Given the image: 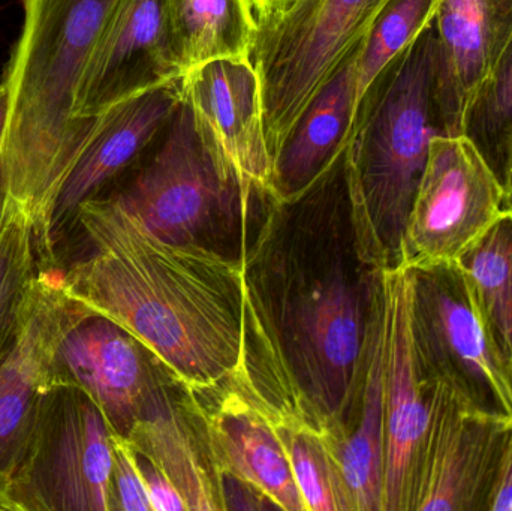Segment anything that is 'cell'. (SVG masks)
Here are the masks:
<instances>
[{
  "instance_id": "obj_1",
  "label": "cell",
  "mask_w": 512,
  "mask_h": 511,
  "mask_svg": "<svg viewBox=\"0 0 512 511\" xmlns=\"http://www.w3.org/2000/svg\"><path fill=\"white\" fill-rule=\"evenodd\" d=\"M72 234L81 249L57 267L78 308L122 327L192 398L245 377L242 264L200 243L161 239L113 195L81 204Z\"/></svg>"
},
{
  "instance_id": "obj_2",
  "label": "cell",
  "mask_w": 512,
  "mask_h": 511,
  "mask_svg": "<svg viewBox=\"0 0 512 511\" xmlns=\"http://www.w3.org/2000/svg\"><path fill=\"white\" fill-rule=\"evenodd\" d=\"M114 0H23V23L3 71L9 116L0 200L32 216L42 264H51V216L92 122L75 117L84 71Z\"/></svg>"
},
{
  "instance_id": "obj_3",
  "label": "cell",
  "mask_w": 512,
  "mask_h": 511,
  "mask_svg": "<svg viewBox=\"0 0 512 511\" xmlns=\"http://www.w3.org/2000/svg\"><path fill=\"white\" fill-rule=\"evenodd\" d=\"M439 135L447 131L430 24L379 81L343 153L358 248L375 266L402 264L406 225Z\"/></svg>"
},
{
  "instance_id": "obj_4",
  "label": "cell",
  "mask_w": 512,
  "mask_h": 511,
  "mask_svg": "<svg viewBox=\"0 0 512 511\" xmlns=\"http://www.w3.org/2000/svg\"><path fill=\"white\" fill-rule=\"evenodd\" d=\"M390 0H300L268 18L251 59L262 119L276 158L307 105L351 57Z\"/></svg>"
},
{
  "instance_id": "obj_5",
  "label": "cell",
  "mask_w": 512,
  "mask_h": 511,
  "mask_svg": "<svg viewBox=\"0 0 512 511\" xmlns=\"http://www.w3.org/2000/svg\"><path fill=\"white\" fill-rule=\"evenodd\" d=\"M113 432L81 387L54 378L8 511H113Z\"/></svg>"
},
{
  "instance_id": "obj_6",
  "label": "cell",
  "mask_w": 512,
  "mask_h": 511,
  "mask_svg": "<svg viewBox=\"0 0 512 511\" xmlns=\"http://www.w3.org/2000/svg\"><path fill=\"white\" fill-rule=\"evenodd\" d=\"M411 332L427 377L463 405L512 420V387L484 332L457 261L406 267Z\"/></svg>"
},
{
  "instance_id": "obj_7",
  "label": "cell",
  "mask_w": 512,
  "mask_h": 511,
  "mask_svg": "<svg viewBox=\"0 0 512 511\" xmlns=\"http://www.w3.org/2000/svg\"><path fill=\"white\" fill-rule=\"evenodd\" d=\"M504 198L498 177L465 135L433 138L400 267L456 261L504 213Z\"/></svg>"
},
{
  "instance_id": "obj_8",
  "label": "cell",
  "mask_w": 512,
  "mask_h": 511,
  "mask_svg": "<svg viewBox=\"0 0 512 511\" xmlns=\"http://www.w3.org/2000/svg\"><path fill=\"white\" fill-rule=\"evenodd\" d=\"M180 86L198 138L240 206L254 195L276 201L274 158L251 57L204 63L186 72Z\"/></svg>"
},
{
  "instance_id": "obj_9",
  "label": "cell",
  "mask_w": 512,
  "mask_h": 511,
  "mask_svg": "<svg viewBox=\"0 0 512 511\" xmlns=\"http://www.w3.org/2000/svg\"><path fill=\"white\" fill-rule=\"evenodd\" d=\"M363 294L336 261L295 300L289 321L292 359L310 404L319 423L334 431H340V417L363 377L369 321Z\"/></svg>"
},
{
  "instance_id": "obj_10",
  "label": "cell",
  "mask_w": 512,
  "mask_h": 511,
  "mask_svg": "<svg viewBox=\"0 0 512 511\" xmlns=\"http://www.w3.org/2000/svg\"><path fill=\"white\" fill-rule=\"evenodd\" d=\"M74 311L59 267L41 266L14 344L0 360V511H8L9 492L29 452L54 381V356Z\"/></svg>"
},
{
  "instance_id": "obj_11",
  "label": "cell",
  "mask_w": 512,
  "mask_h": 511,
  "mask_svg": "<svg viewBox=\"0 0 512 511\" xmlns=\"http://www.w3.org/2000/svg\"><path fill=\"white\" fill-rule=\"evenodd\" d=\"M382 288L387 320L382 511H414L438 384L427 377L415 351L409 270L382 269Z\"/></svg>"
},
{
  "instance_id": "obj_12",
  "label": "cell",
  "mask_w": 512,
  "mask_h": 511,
  "mask_svg": "<svg viewBox=\"0 0 512 511\" xmlns=\"http://www.w3.org/2000/svg\"><path fill=\"white\" fill-rule=\"evenodd\" d=\"M111 195L153 234L182 245L198 243L213 218L233 198L239 201L201 144L183 98L158 152L125 189Z\"/></svg>"
},
{
  "instance_id": "obj_13",
  "label": "cell",
  "mask_w": 512,
  "mask_h": 511,
  "mask_svg": "<svg viewBox=\"0 0 512 511\" xmlns=\"http://www.w3.org/2000/svg\"><path fill=\"white\" fill-rule=\"evenodd\" d=\"M182 104L180 78L150 81L126 90L95 113L92 131L66 177L51 216V266L74 224L81 204L102 194L165 131Z\"/></svg>"
},
{
  "instance_id": "obj_14",
  "label": "cell",
  "mask_w": 512,
  "mask_h": 511,
  "mask_svg": "<svg viewBox=\"0 0 512 511\" xmlns=\"http://www.w3.org/2000/svg\"><path fill=\"white\" fill-rule=\"evenodd\" d=\"M511 422L477 413L438 386L414 511H489Z\"/></svg>"
},
{
  "instance_id": "obj_15",
  "label": "cell",
  "mask_w": 512,
  "mask_h": 511,
  "mask_svg": "<svg viewBox=\"0 0 512 511\" xmlns=\"http://www.w3.org/2000/svg\"><path fill=\"white\" fill-rule=\"evenodd\" d=\"M144 353L122 327L75 305L54 356L53 375L81 387L111 429L128 437L155 383Z\"/></svg>"
},
{
  "instance_id": "obj_16",
  "label": "cell",
  "mask_w": 512,
  "mask_h": 511,
  "mask_svg": "<svg viewBox=\"0 0 512 511\" xmlns=\"http://www.w3.org/2000/svg\"><path fill=\"white\" fill-rule=\"evenodd\" d=\"M164 78H182L171 50L165 0H114L84 71L75 117L92 122L111 99Z\"/></svg>"
},
{
  "instance_id": "obj_17",
  "label": "cell",
  "mask_w": 512,
  "mask_h": 511,
  "mask_svg": "<svg viewBox=\"0 0 512 511\" xmlns=\"http://www.w3.org/2000/svg\"><path fill=\"white\" fill-rule=\"evenodd\" d=\"M438 93L447 135H462L463 114L512 41V0H439Z\"/></svg>"
},
{
  "instance_id": "obj_18",
  "label": "cell",
  "mask_w": 512,
  "mask_h": 511,
  "mask_svg": "<svg viewBox=\"0 0 512 511\" xmlns=\"http://www.w3.org/2000/svg\"><path fill=\"white\" fill-rule=\"evenodd\" d=\"M203 419L216 477L254 489L276 509L304 511L273 413L242 393L230 392Z\"/></svg>"
},
{
  "instance_id": "obj_19",
  "label": "cell",
  "mask_w": 512,
  "mask_h": 511,
  "mask_svg": "<svg viewBox=\"0 0 512 511\" xmlns=\"http://www.w3.org/2000/svg\"><path fill=\"white\" fill-rule=\"evenodd\" d=\"M360 47V45H358ZM358 47L316 93L274 158L277 203L303 197L343 158L358 125L355 105Z\"/></svg>"
},
{
  "instance_id": "obj_20",
  "label": "cell",
  "mask_w": 512,
  "mask_h": 511,
  "mask_svg": "<svg viewBox=\"0 0 512 511\" xmlns=\"http://www.w3.org/2000/svg\"><path fill=\"white\" fill-rule=\"evenodd\" d=\"M385 320L382 269L370 288L360 416L351 435L336 437L337 458L355 511H382L385 471Z\"/></svg>"
},
{
  "instance_id": "obj_21",
  "label": "cell",
  "mask_w": 512,
  "mask_h": 511,
  "mask_svg": "<svg viewBox=\"0 0 512 511\" xmlns=\"http://www.w3.org/2000/svg\"><path fill=\"white\" fill-rule=\"evenodd\" d=\"M135 452L173 482L188 511L225 510L221 488L210 476L194 432L170 393L153 383L128 437Z\"/></svg>"
},
{
  "instance_id": "obj_22",
  "label": "cell",
  "mask_w": 512,
  "mask_h": 511,
  "mask_svg": "<svg viewBox=\"0 0 512 511\" xmlns=\"http://www.w3.org/2000/svg\"><path fill=\"white\" fill-rule=\"evenodd\" d=\"M180 77L219 59L251 57L259 29L254 0H165Z\"/></svg>"
},
{
  "instance_id": "obj_23",
  "label": "cell",
  "mask_w": 512,
  "mask_h": 511,
  "mask_svg": "<svg viewBox=\"0 0 512 511\" xmlns=\"http://www.w3.org/2000/svg\"><path fill=\"white\" fill-rule=\"evenodd\" d=\"M456 261L512 387V213L504 210Z\"/></svg>"
},
{
  "instance_id": "obj_24",
  "label": "cell",
  "mask_w": 512,
  "mask_h": 511,
  "mask_svg": "<svg viewBox=\"0 0 512 511\" xmlns=\"http://www.w3.org/2000/svg\"><path fill=\"white\" fill-rule=\"evenodd\" d=\"M304 511H355L337 458V432L294 413H273Z\"/></svg>"
},
{
  "instance_id": "obj_25",
  "label": "cell",
  "mask_w": 512,
  "mask_h": 511,
  "mask_svg": "<svg viewBox=\"0 0 512 511\" xmlns=\"http://www.w3.org/2000/svg\"><path fill=\"white\" fill-rule=\"evenodd\" d=\"M32 216L21 204L0 200V360L14 344L41 269Z\"/></svg>"
},
{
  "instance_id": "obj_26",
  "label": "cell",
  "mask_w": 512,
  "mask_h": 511,
  "mask_svg": "<svg viewBox=\"0 0 512 511\" xmlns=\"http://www.w3.org/2000/svg\"><path fill=\"white\" fill-rule=\"evenodd\" d=\"M438 3L439 0H390L373 21L358 47L355 81L358 123L379 81L432 24Z\"/></svg>"
},
{
  "instance_id": "obj_27",
  "label": "cell",
  "mask_w": 512,
  "mask_h": 511,
  "mask_svg": "<svg viewBox=\"0 0 512 511\" xmlns=\"http://www.w3.org/2000/svg\"><path fill=\"white\" fill-rule=\"evenodd\" d=\"M462 135L502 185L512 155V41L472 95L463 114Z\"/></svg>"
},
{
  "instance_id": "obj_28",
  "label": "cell",
  "mask_w": 512,
  "mask_h": 511,
  "mask_svg": "<svg viewBox=\"0 0 512 511\" xmlns=\"http://www.w3.org/2000/svg\"><path fill=\"white\" fill-rule=\"evenodd\" d=\"M113 511H152L143 471L131 441L113 432Z\"/></svg>"
},
{
  "instance_id": "obj_29",
  "label": "cell",
  "mask_w": 512,
  "mask_h": 511,
  "mask_svg": "<svg viewBox=\"0 0 512 511\" xmlns=\"http://www.w3.org/2000/svg\"><path fill=\"white\" fill-rule=\"evenodd\" d=\"M138 455V453H137ZM152 511H188L179 489L152 462L138 455Z\"/></svg>"
},
{
  "instance_id": "obj_30",
  "label": "cell",
  "mask_w": 512,
  "mask_h": 511,
  "mask_svg": "<svg viewBox=\"0 0 512 511\" xmlns=\"http://www.w3.org/2000/svg\"><path fill=\"white\" fill-rule=\"evenodd\" d=\"M489 511H512V422L490 498Z\"/></svg>"
},
{
  "instance_id": "obj_31",
  "label": "cell",
  "mask_w": 512,
  "mask_h": 511,
  "mask_svg": "<svg viewBox=\"0 0 512 511\" xmlns=\"http://www.w3.org/2000/svg\"><path fill=\"white\" fill-rule=\"evenodd\" d=\"M9 98L5 84L0 83V162H2L3 141H5L6 126H8Z\"/></svg>"
},
{
  "instance_id": "obj_32",
  "label": "cell",
  "mask_w": 512,
  "mask_h": 511,
  "mask_svg": "<svg viewBox=\"0 0 512 511\" xmlns=\"http://www.w3.org/2000/svg\"><path fill=\"white\" fill-rule=\"evenodd\" d=\"M291 2L292 0H261L262 6H264L265 11L264 23L265 21L268 20V18L274 17V15L280 14V12L285 11V9L288 8L289 5H291Z\"/></svg>"
},
{
  "instance_id": "obj_33",
  "label": "cell",
  "mask_w": 512,
  "mask_h": 511,
  "mask_svg": "<svg viewBox=\"0 0 512 511\" xmlns=\"http://www.w3.org/2000/svg\"><path fill=\"white\" fill-rule=\"evenodd\" d=\"M502 189H504L505 210L512 213V155L510 162H508L507 171H505L504 180H502Z\"/></svg>"
},
{
  "instance_id": "obj_34",
  "label": "cell",
  "mask_w": 512,
  "mask_h": 511,
  "mask_svg": "<svg viewBox=\"0 0 512 511\" xmlns=\"http://www.w3.org/2000/svg\"><path fill=\"white\" fill-rule=\"evenodd\" d=\"M256 9H258V15H259V27H261V24L264 23L265 18V11L264 6H262L261 0H254Z\"/></svg>"
},
{
  "instance_id": "obj_35",
  "label": "cell",
  "mask_w": 512,
  "mask_h": 511,
  "mask_svg": "<svg viewBox=\"0 0 512 511\" xmlns=\"http://www.w3.org/2000/svg\"><path fill=\"white\" fill-rule=\"evenodd\" d=\"M300 2V0H292L291 5L288 6V8H291L292 5H295V3ZM286 8V9H288ZM285 9V11H286Z\"/></svg>"
}]
</instances>
